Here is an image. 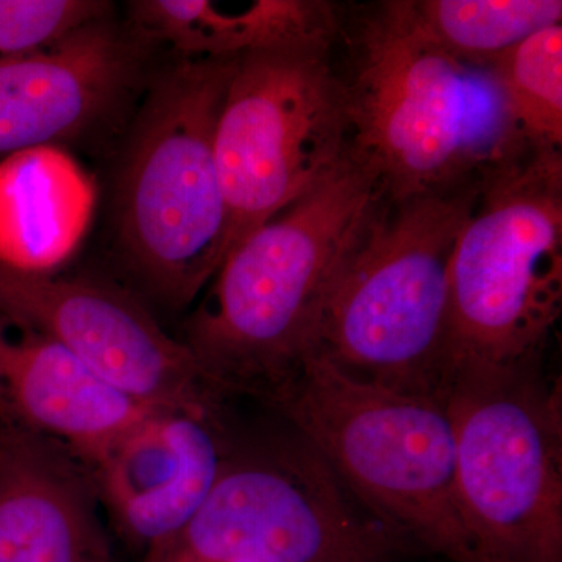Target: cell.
Wrapping results in <instances>:
<instances>
[{"label": "cell", "mask_w": 562, "mask_h": 562, "mask_svg": "<svg viewBox=\"0 0 562 562\" xmlns=\"http://www.w3.org/2000/svg\"><path fill=\"white\" fill-rule=\"evenodd\" d=\"M154 412L60 342L0 314V424L60 443L92 469Z\"/></svg>", "instance_id": "cell-13"}, {"label": "cell", "mask_w": 562, "mask_h": 562, "mask_svg": "<svg viewBox=\"0 0 562 562\" xmlns=\"http://www.w3.org/2000/svg\"><path fill=\"white\" fill-rule=\"evenodd\" d=\"M233 438L225 398L157 409L91 469L125 541L147 550L184 527L220 479Z\"/></svg>", "instance_id": "cell-11"}, {"label": "cell", "mask_w": 562, "mask_h": 562, "mask_svg": "<svg viewBox=\"0 0 562 562\" xmlns=\"http://www.w3.org/2000/svg\"><path fill=\"white\" fill-rule=\"evenodd\" d=\"M487 63L532 149L561 150L562 24L536 32Z\"/></svg>", "instance_id": "cell-18"}, {"label": "cell", "mask_w": 562, "mask_h": 562, "mask_svg": "<svg viewBox=\"0 0 562 562\" xmlns=\"http://www.w3.org/2000/svg\"><path fill=\"white\" fill-rule=\"evenodd\" d=\"M94 187L55 146L18 151L0 161V265L54 276L90 225Z\"/></svg>", "instance_id": "cell-16"}, {"label": "cell", "mask_w": 562, "mask_h": 562, "mask_svg": "<svg viewBox=\"0 0 562 562\" xmlns=\"http://www.w3.org/2000/svg\"><path fill=\"white\" fill-rule=\"evenodd\" d=\"M330 50L284 47L236 58L214 139L227 255L349 154L346 95Z\"/></svg>", "instance_id": "cell-9"}, {"label": "cell", "mask_w": 562, "mask_h": 562, "mask_svg": "<svg viewBox=\"0 0 562 562\" xmlns=\"http://www.w3.org/2000/svg\"><path fill=\"white\" fill-rule=\"evenodd\" d=\"M0 314L35 328L92 372L154 409L224 398L192 351L132 292L87 277L31 276L0 265Z\"/></svg>", "instance_id": "cell-10"}, {"label": "cell", "mask_w": 562, "mask_h": 562, "mask_svg": "<svg viewBox=\"0 0 562 562\" xmlns=\"http://www.w3.org/2000/svg\"><path fill=\"white\" fill-rule=\"evenodd\" d=\"M135 41L102 18L0 60V158L79 138L111 120L138 79Z\"/></svg>", "instance_id": "cell-12"}, {"label": "cell", "mask_w": 562, "mask_h": 562, "mask_svg": "<svg viewBox=\"0 0 562 562\" xmlns=\"http://www.w3.org/2000/svg\"><path fill=\"white\" fill-rule=\"evenodd\" d=\"M131 20L139 35L171 44L183 58H238L284 47L331 49L341 31L324 0H136Z\"/></svg>", "instance_id": "cell-15"}, {"label": "cell", "mask_w": 562, "mask_h": 562, "mask_svg": "<svg viewBox=\"0 0 562 562\" xmlns=\"http://www.w3.org/2000/svg\"><path fill=\"white\" fill-rule=\"evenodd\" d=\"M414 13L447 50L487 63L550 25L562 24L561 0H412Z\"/></svg>", "instance_id": "cell-17"}, {"label": "cell", "mask_w": 562, "mask_h": 562, "mask_svg": "<svg viewBox=\"0 0 562 562\" xmlns=\"http://www.w3.org/2000/svg\"><path fill=\"white\" fill-rule=\"evenodd\" d=\"M91 469L60 443L0 424V562H117Z\"/></svg>", "instance_id": "cell-14"}, {"label": "cell", "mask_w": 562, "mask_h": 562, "mask_svg": "<svg viewBox=\"0 0 562 562\" xmlns=\"http://www.w3.org/2000/svg\"><path fill=\"white\" fill-rule=\"evenodd\" d=\"M561 310L562 154L535 149L483 188L454 247L450 376L542 360Z\"/></svg>", "instance_id": "cell-6"}, {"label": "cell", "mask_w": 562, "mask_h": 562, "mask_svg": "<svg viewBox=\"0 0 562 562\" xmlns=\"http://www.w3.org/2000/svg\"><path fill=\"white\" fill-rule=\"evenodd\" d=\"M480 194L386 195L333 286L316 351L362 382L446 395L450 266Z\"/></svg>", "instance_id": "cell-5"}, {"label": "cell", "mask_w": 562, "mask_h": 562, "mask_svg": "<svg viewBox=\"0 0 562 562\" xmlns=\"http://www.w3.org/2000/svg\"><path fill=\"white\" fill-rule=\"evenodd\" d=\"M384 198L379 173L350 147L330 176L233 247L183 339L214 390L269 403L294 379Z\"/></svg>", "instance_id": "cell-1"}, {"label": "cell", "mask_w": 562, "mask_h": 562, "mask_svg": "<svg viewBox=\"0 0 562 562\" xmlns=\"http://www.w3.org/2000/svg\"><path fill=\"white\" fill-rule=\"evenodd\" d=\"M401 542L294 432L233 438L199 512L140 562H397Z\"/></svg>", "instance_id": "cell-8"}, {"label": "cell", "mask_w": 562, "mask_h": 562, "mask_svg": "<svg viewBox=\"0 0 562 562\" xmlns=\"http://www.w3.org/2000/svg\"><path fill=\"white\" fill-rule=\"evenodd\" d=\"M236 58H181L155 81L117 176V249L154 301L183 308L227 257L217 117Z\"/></svg>", "instance_id": "cell-3"}, {"label": "cell", "mask_w": 562, "mask_h": 562, "mask_svg": "<svg viewBox=\"0 0 562 562\" xmlns=\"http://www.w3.org/2000/svg\"><path fill=\"white\" fill-rule=\"evenodd\" d=\"M269 403L402 539L452 562H482L462 519L446 395L362 382L314 351Z\"/></svg>", "instance_id": "cell-4"}, {"label": "cell", "mask_w": 562, "mask_h": 562, "mask_svg": "<svg viewBox=\"0 0 562 562\" xmlns=\"http://www.w3.org/2000/svg\"><path fill=\"white\" fill-rule=\"evenodd\" d=\"M339 74L350 147L392 201L483 188L531 154L490 63L447 50L412 0L382 2L351 29Z\"/></svg>", "instance_id": "cell-2"}, {"label": "cell", "mask_w": 562, "mask_h": 562, "mask_svg": "<svg viewBox=\"0 0 562 562\" xmlns=\"http://www.w3.org/2000/svg\"><path fill=\"white\" fill-rule=\"evenodd\" d=\"M109 10L95 0H0V60L50 46Z\"/></svg>", "instance_id": "cell-19"}, {"label": "cell", "mask_w": 562, "mask_h": 562, "mask_svg": "<svg viewBox=\"0 0 562 562\" xmlns=\"http://www.w3.org/2000/svg\"><path fill=\"white\" fill-rule=\"evenodd\" d=\"M542 360L461 368L446 391L462 519L482 562H562V408Z\"/></svg>", "instance_id": "cell-7"}]
</instances>
